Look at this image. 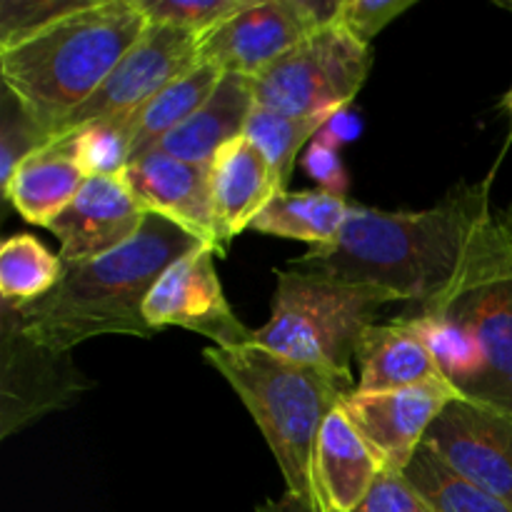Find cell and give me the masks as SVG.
<instances>
[{"mask_svg": "<svg viewBox=\"0 0 512 512\" xmlns=\"http://www.w3.org/2000/svg\"><path fill=\"white\" fill-rule=\"evenodd\" d=\"M490 183V175L458 183L418 213L353 205L338 240L295 258V270L380 285L413 308L443 313L470 290L512 275V218L490 210Z\"/></svg>", "mask_w": 512, "mask_h": 512, "instance_id": "1", "label": "cell"}, {"mask_svg": "<svg viewBox=\"0 0 512 512\" xmlns=\"http://www.w3.org/2000/svg\"><path fill=\"white\" fill-rule=\"evenodd\" d=\"M200 240L163 215L148 213L143 230L130 243L103 258L65 265L60 283L28 305H13L20 328L45 348L70 353L100 335L150 338L145 300L160 275L200 248Z\"/></svg>", "mask_w": 512, "mask_h": 512, "instance_id": "2", "label": "cell"}, {"mask_svg": "<svg viewBox=\"0 0 512 512\" xmlns=\"http://www.w3.org/2000/svg\"><path fill=\"white\" fill-rule=\"evenodd\" d=\"M138 0H90L40 33L0 48L3 85L50 133L98 93L148 30Z\"/></svg>", "mask_w": 512, "mask_h": 512, "instance_id": "3", "label": "cell"}, {"mask_svg": "<svg viewBox=\"0 0 512 512\" xmlns=\"http://www.w3.org/2000/svg\"><path fill=\"white\" fill-rule=\"evenodd\" d=\"M203 358L228 380L250 410L283 473L288 485L285 493L320 505L313 475L315 445L325 420L340 408L345 395L353 393L355 383L283 358L258 343L238 348L210 345L203 350Z\"/></svg>", "mask_w": 512, "mask_h": 512, "instance_id": "4", "label": "cell"}, {"mask_svg": "<svg viewBox=\"0 0 512 512\" xmlns=\"http://www.w3.org/2000/svg\"><path fill=\"white\" fill-rule=\"evenodd\" d=\"M275 275L273 313L255 330L253 343L353 383L350 363L363 330L375 323L383 305L403 300L380 285L343 283L305 270Z\"/></svg>", "mask_w": 512, "mask_h": 512, "instance_id": "5", "label": "cell"}, {"mask_svg": "<svg viewBox=\"0 0 512 512\" xmlns=\"http://www.w3.org/2000/svg\"><path fill=\"white\" fill-rule=\"evenodd\" d=\"M373 68V50L340 25L295 45L253 80L255 105L290 118H333L350 108Z\"/></svg>", "mask_w": 512, "mask_h": 512, "instance_id": "6", "label": "cell"}, {"mask_svg": "<svg viewBox=\"0 0 512 512\" xmlns=\"http://www.w3.org/2000/svg\"><path fill=\"white\" fill-rule=\"evenodd\" d=\"M198 43L200 40L185 30L150 23L143 38L120 60L98 93L53 130L50 145L88 125L133 118L160 90L200 63Z\"/></svg>", "mask_w": 512, "mask_h": 512, "instance_id": "7", "label": "cell"}, {"mask_svg": "<svg viewBox=\"0 0 512 512\" xmlns=\"http://www.w3.org/2000/svg\"><path fill=\"white\" fill-rule=\"evenodd\" d=\"M3 373H0V438L33 420L65 408L90 388L70 353L35 343L20 328L10 303H3Z\"/></svg>", "mask_w": 512, "mask_h": 512, "instance_id": "8", "label": "cell"}, {"mask_svg": "<svg viewBox=\"0 0 512 512\" xmlns=\"http://www.w3.org/2000/svg\"><path fill=\"white\" fill-rule=\"evenodd\" d=\"M220 250L210 245L190 250L175 260L145 300V320L153 330L185 328L213 340L215 348H238L253 343L255 330L238 320L225 298L215 270Z\"/></svg>", "mask_w": 512, "mask_h": 512, "instance_id": "9", "label": "cell"}, {"mask_svg": "<svg viewBox=\"0 0 512 512\" xmlns=\"http://www.w3.org/2000/svg\"><path fill=\"white\" fill-rule=\"evenodd\" d=\"M313 33L318 25L303 0H253L200 38L198 60L255 80Z\"/></svg>", "mask_w": 512, "mask_h": 512, "instance_id": "10", "label": "cell"}, {"mask_svg": "<svg viewBox=\"0 0 512 512\" xmlns=\"http://www.w3.org/2000/svg\"><path fill=\"white\" fill-rule=\"evenodd\" d=\"M460 393L448 383H428L390 393H348L340 403L350 423L385 470L403 473L430 425Z\"/></svg>", "mask_w": 512, "mask_h": 512, "instance_id": "11", "label": "cell"}, {"mask_svg": "<svg viewBox=\"0 0 512 512\" xmlns=\"http://www.w3.org/2000/svg\"><path fill=\"white\" fill-rule=\"evenodd\" d=\"M455 473L512 508V415L453 400L423 440Z\"/></svg>", "mask_w": 512, "mask_h": 512, "instance_id": "12", "label": "cell"}, {"mask_svg": "<svg viewBox=\"0 0 512 512\" xmlns=\"http://www.w3.org/2000/svg\"><path fill=\"white\" fill-rule=\"evenodd\" d=\"M145 220L148 210L123 178H88L48 230L60 240L63 265H78L123 248Z\"/></svg>", "mask_w": 512, "mask_h": 512, "instance_id": "13", "label": "cell"}, {"mask_svg": "<svg viewBox=\"0 0 512 512\" xmlns=\"http://www.w3.org/2000/svg\"><path fill=\"white\" fill-rule=\"evenodd\" d=\"M123 180L148 213L173 220L203 245L215 250L223 248L215 218L210 165L185 163L153 150L133 160L123 173Z\"/></svg>", "mask_w": 512, "mask_h": 512, "instance_id": "14", "label": "cell"}, {"mask_svg": "<svg viewBox=\"0 0 512 512\" xmlns=\"http://www.w3.org/2000/svg\"><path fill=\"white\" fill-rule=\"evenodd\" d=\"M443 313L458 318L483 353V373L465 400L512 415V275L470 290Z\"/></svg>", "mask_w": 512, "mask_h": 512, "instance_id": "15", "label": "cell"}, {"mask_svg": "<svg viewBox=\"0 0 512 512\" xmlns=\"http://www.w3.org/2000/svg\"><path fill=\"white\" fill-rule=\"evenodd\" d=\"M355 360L360 363V380L355 385L358 393H390L448 383L425 340L403 318L368 325L355 348Z\"/></svg>", "mask_w": 512, "mask_h": 512, "instance_id": "16", "label": "cell"}, {"mask_svg": "<svg viewBox=\"0 0 512 512\" xmlns=\"http://www.w3.org/2000/svg\"><path fill=\"white\" fill-rule=\"evenodd\" d=\"M343 408L333 410L315 445V490L325 512H353L383 473Z\"/></svg>", "mask_w": 512, "mask_h": 512, "instance_id": "17", "label": "cell"}, {"mask_svg": "<svg viewBox=\"0 0 512 512\" xmlns=\"http://www.w3.org/2000/svg\"><path fill=\"white\" fill-rule=\"evenodd\" d=\"M210 180L223 245L250 228L270 200L280 195L268 160L245 135L220 148L210 165Z\"/></svg>", "mask_w": 512, "mask_h": 512, "instance_id": "18", "label": "cell"}, {"mask_svg": "<svg viewBox=\"0 0 512 512\" xmlns=\"http://www.w3.org/2000/svg\"><path fill=\"white\" fill-rule=\"evenodd\" d=\"M255 110L253 78L225 73L205 105L195 110L163 143L160 153L195 165H213L220 148L243 138L245 125Z\"/></svg>", "mask_w": 512, "mask_h": 512, "instance_id": "19", "label": "cell"}, {"mask_svg": "<svg viewBox=\"0 0 512 512\" xmlns=\"http://www.w3.org/2000/svg\"><path fill=\"white\" fill-rule=\"evenodd\" d=\"M88 175L60 148L48 145L38 155L20 163L13 178L3 185L5 205H13L23 220L48 228L75 200Z\"/></svg>", "mask_w": 512, "mask_h": 512, "instance_id": "20", "label": "cell"}, {"mask_svg": "<svg viewBox=\"0 0 512 512\" xmlns=\"http://www.w3.org/2000/svg\"><path fill=\"white\" fill-rule=\"evenodd\" d=\"M353 205L348 198L328 190H298L280 193L270 200L268 208L250 225L265 235H278L285 240L308 243L310 250L328 248L343 233Z\"/></svg>", "mask_w": 512, "mask_h": 512, "instance_id": "21", "label": "cell"}, {"mask_svg": "<svg viewBox=\"0 0 512 512\" xmlns=\"http://www.w3.org/2000/svg\"><path fill=\"white\" fill-rule=\"evenodd\" d=\"M223 70L210 63H198L193 70L160 90L143 110L128 118L133 130V160L158 150V145L205 105L223 80ZM130 160V163H133Z\"/></svg>", "mask_w": 512, "mask_h": 512, "instance_id": "22", "label": "cell"}, {"mask_svg": "<svg viewBox=\"0 0 512 512\" xmlns=\"http://www.w3.org/2000/svg\"><path fill=\"white\" fill-rule=\"evenodd\" d=\"M400 318L425 340L435 363L443 370L445 380L458 390L460 398H468L483 373V353H480L473 333L450 313L415 308L413 313H405Z\"/></svg>", "mask_w": 512, "mask_h": 512, "instance_id": "23", "label": "cell"}, {"mask_svg": "<svg viewBox=\"0 0 512 512\" xmlns=\"http://www.w3.org/2000/svg\"><path fill=\"white\" fill-rule=\"evenodd\" d=\"M405 480L433 505L435 512H512L495 495L485 493L468 478L455 473L435 450L420 445L418 453L403 470Z\"/></svg>", "mask_w": 512, "mask_h": 512, "instance_id": "24", "label": "cell"}, {"mask_svg": "<svg viewBox=\"0 0 512 512\" xmlns=\"http://www.w3.org/2000/svg\"><path fill=\"white\" fill-rule=\"evenodd\" d=\"M65 265L33 235H13L0 248V295L3 303L28 305L60 283Z\"/></svg>", "mask_w": 512, "mask_h": 512, "instance_id": "25", "label": "cell"}, {"mask_svg": "<svg viewBox=\"0 0 512 512\" xmlns=\"http://www.w3.org/2000/svg\"><path fill=\"white\" fill-rule=\"evenodd\" d=\"M328 120L330 118H290V115L255 105L243 135L268 160L280 193H288L290 175H293L300 150L313 143L318 130Z\"/></svg>", "mask_w": 512, "mask_h": 512, "instance_id": "26", "label": "cell"}, {"mask_svg": "<svg viewBox=\"0 0 512 512\" xmlns=\"http://www.w3.org/2000/svg\"><path fill=\"white\" fill-rule=\"evenodd\" d=\"M83 168L88 178H123L133 160V130L128 120L95 123L53 143Z\"/></svg>", "mask_w": 512, "mask_h": 512, "instance_id": "27", "label": "cell"}, {"mask_svg": "<svg viewBox=\"0 0 512 512\" xmlns=\"http://www.w3.org/2000/svg\"><path fill=\"white\" fill-rule=\"evenodd\" d=\"M50 145V133L35 120L23 100L3 85V110H0V180L13 178L20 163L38 155Z\"/></svg>", "mask_w": 512, "mask_h": 512, "instance_id": "28", "label": "cell"}, {"mask_svg": "<svg viewBox=\"0 0 512 512\" xmlns=\"http://www.w3.org/2000/svg\"><path fill=\"white\" fill-rule=\"evenodd\" d=\"M250 3L253 0H138L150 23L185 30L198 40Z\"/></svg>", "mask_w": 512, "mask_h": 512, "instance_id": "29", "label": "cell"}, {"mask_svg": "<svg viewBox=\"0 0 512 512\" xmlns=\"http://www.w3.org/2000/svg\"><path fill=\"white\" fill-rule=\"evenodd\" d=\"M88 3L90 0H33V3L3 0L0 5V48H10L20 40L40 33L48 25L83 10Z\"/></svg>", "mask_w": 512, "mask_h": 512, "instance_id": "30", "label": "cell"}, {"mask_svg": "<svg viewBox=\"0 0 512 512\" xmlns=\"http://www.w3.org/2000/svg\"><path fill=\"white\" fill-rule=\"evenodd\" d=\"M413 5L415 0H343L335 25H340L350 38L370 48L375 35Z\"/></svg>", "mask_w": 512, "mask_h": 512, "instance_id": "31", "label": "cell"}, {"mask_svg": "<svg viewBox=\"0 0 512 512\" xmlns=\"http://www.w3.org/2000/svg\"><path fill=\"white\" fill-rule=\"evenodd\" d=\"M353 512H435L433 505L405 480L403 473L383 470L363 503Z\"/></svg>", "mask_w": 512, "mask_h": 512, "instance_id": "32", "label": "cell"}, {"mask_svg": "<svg viewBox=\"0 0 512 512\" xmlns=\"http://www.w3.org/2000/svg\"><path fill=\"white\" fill-rule=\"evenodd\" d=\"M303 168L310 178L318 180L320 190H328V193L340 195V198H348L350 178L338 150L313 140L303 155Z\"/></svg>", "mask_w": 512, "mask_h": 512, "instance_id": "33", "label": "cell"}, {"mask_svg": "<svg viewBox=\"0 0 512 512\" xmlns=\"http://www.w3.org/2000/svg\"><path fill=\"white\" fill-rule=\"evenodd\" d=\"M360 133H363V123H360V118L353 113V110L345 108V110H338V113H335L333 118L318 130V135H315L313 140L315 143L328 145V148L333 150H340V145L353 143Z\"/></svg>", "mask_w": 512, "mask_h": 512, "instance_id": "34", "label": "cell"}, {"mask_svg": "<svg viewBox=\"0 0 512 512\" xmlns=\"http://www.w3.org/2000/svg\"><path fill=\"white\" fill-rule=\"evenodd\" d=\"M255 512H325L320 505L308 503V500L298 498V495H280L275 500H265L263 505H258Z\"/></svg>", "mask_w": 512, "mask_h": 512, "instance_id": "35", "label": "cell"}, {"mask_svg": "<svg viewBox=\"0 0 512 512\" xmlns=\"http://www.w3.org/2000/svg\"><path fill=\"white\" fill-rule=\"evenodd\" d=\"M503 105L505 110H508V115H510V133H508V140H505V148H503V153H500V158H498V163H495V168H498L500 163H503V158H505V153H508V148L512 145V88L508 90V93H505V98H503ZM495 168H493V173H490V178H493L495 175Z\"/></svg>", "mask_w": 512, "mask_h": 512, "instance_id": "36", "label": "cell"}, {"mask_svg": "<svg viewBox=\"0 0 512 512\" xmlns=\"http://www.w3.org/2000/svg\"><path fill=\"white\" fill-rule=\"evenodd\" d=\"M505 5V8H508V10H512V3H503Z\"/></svg>", "mask_w": 512, "mask_h": 512, "instance_id": "37", "label": "cell"}, {"mask_svg": "<svg viewBox=\"0 0 512 512\" xmlns=\"http://www.w3.org/2000/svg\"><path fill=\"white\" fill-rule=\"evenodd\" d=\"M508 213H510V218H512V208H510V210H508Z\"/></svg>", "mask_w": 512, "mask_h": 512, "instance_id": "38", "label": "cell"}]
</instances>
